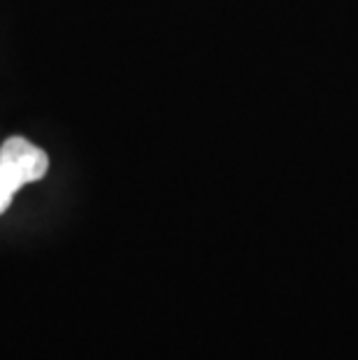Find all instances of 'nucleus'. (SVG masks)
Instances as JSON below:
<instances>
[{"label":"nucleus","mask_w":358,"mask_h":360,"mask_svg":"<svg viewBox=\"0 0 358 360\" xmlns=\"http://www.w3.org/2000/svg\"><path fill=\"white\" fill-rule=\"evenodd\" d=\"M49 156L24 137H10L0 147V214L7 212L14 193L28 181L42 179Z\"/></svg>","instance_id":"obj_1"}]
</instances>
